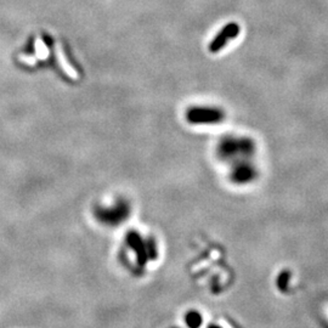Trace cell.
<instances>
[{
  "instance_id": "1",
  "label": "cell",
  "mask_w": 328,
  "mask_h": 328,
  "mask_svg": "<svg viewBox=\"0 0 328 328\" xmlns=\"http://www.w3.org/2000/svg\"><path fill=\"white\" fill-rule=\"evenodd\" d=\"M120 257L127 269L135 275H142L159 257L157 239L140 231L127 232L121 243Z\"/></svg>"
},
{
  "instance_id": "2",
  "label": "cell",
  "mask_w": 328,
  "mask_h": 328,
  "mask_svg": "<svg viewBox=\"0 0 328 328\" xmlns=\"http://www.w3.org/2000/svg\"><path fill=\"white\" fill-rule=\"evenodd\" d=\"M133 207L129 199L115 198L109 202L99 203L94 208V217L105 227L121 226L132 217Z\"/></svg>"
},
{
  "instance_id": "3",
  "label": "cell",
  "mask_w": 328,
  "mask_h": 328,
  "mask_svg": "<svg viewBox=\"0 0 328 328\" xmlns=\"http://www.w3.org/2000/svg\"><path fill=\"white\" fill-rule=\"evenodd\" d=\"M238 32H239V27L237 26L236 23H230L229 26L225 27V28L221 30L220 35H219L218 38L212 43L211 51H219V50H220V49L223 48L224 45L230 40V39H232V38H235V36H237Z\"/></svg>"
},
{
  "instance_id": "4",
  "label": "cell",
  "mask_w": 328,
  "mask_h": 328,
  "mask_svg": "<svg viewBox=\"0 0 328 328\" xmlns=\"http://www.w3.org/2000/svg\"><path fill=\"white\" fill-rule=\"evenodd\" d=\"M221 118V114L219 111H213V109H192L188 113V119L192 123H212V121L219 120Z\"/></svg>"
}]
</instances>
